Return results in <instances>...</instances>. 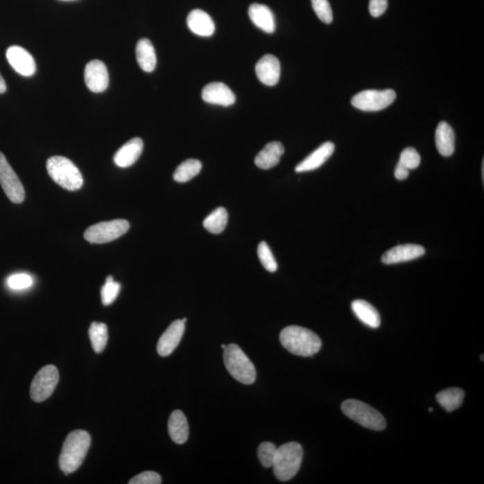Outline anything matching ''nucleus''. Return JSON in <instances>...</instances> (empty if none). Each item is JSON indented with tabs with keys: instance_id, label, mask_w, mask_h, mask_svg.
I'll list each match as a JSON object with an SVG mask.
<instances>
[{
	"instance_id": "nucleus-33",
	"label": "nucleus",
	"mask_w": 484,
	"mask_h": 484,
	"mask_svg": "<svg viewBox=\"0 0 484 484\" xmlns=\"http://www.w3.org/2000/svg\"><path fill=\"white\" fill-rule=\"evenodd\" d=\"M277 446L271 442H264L260 444L257 449V456L263 467L269 468L274 464L275 455H277Z\"/></svg>"
},
{
	"instance_id": "nucleus-23",
	"label": "nucleus",
	"mask_w": 484,
	"mask_h": 484,
	"mask_svg": "<svg viewBox=\"0 0 484 484\" xmlns=\"http://www.w3.org/2000/svg\"><path fill=\"white\" fill-rule=\"evenodd\" d=\"M455 140V133L451 126L445 121L440 122L435 134V141L440 154L446 157L454 154Z\"/></svg>"
},
{
	"instance_id": "nucleus-13",
	"label": "nucleus",
	"mask_w": 484,
	"mask_h": 484,
	"mask_svg": "<svg viewBox=\"0 0 484 484\" xmlns=\"http://www.w3.org/2000/svg\"><path fill=\"white\" fill-rule=\"evenodd\" d=\"M256 74L257 78L262 84L268 87H274L280 79V61L274 55H265L257 63Z\"/></svg>"
},
{
	"instance_id": "nucleus-15",
	"label": "nucleus",
	"mask_w": 484,
	"mask_h": 484,
	"mask_svg": "<svg viewBox=\"0 0 484 484\" xmlns=\"http://www.w3.org/2000/svg\"><path fill=\"white\" fill-rule=\"evenodd\" d=\"M184 331H185V322L182 320H178L171 323L159 339L157 344L159 355L166 357L173 354L182 338Z\"/></svg>"
},
{
	"instance_id": "nucleus-25",
	"label": "nucleus",
	"mask_w": 484,
	"mask_h": 484,
	"mask_svg": "<svg viewBox=\"0 0 484 484\" xmlns=\"http://www.w3.org/2000/svg\"><path fill=\"white\" fill-rule=\"evenodd\" d=\"M136 57L141 69L148 73L154 71L157 59L154 45L149 39H141L137 42Z\"/></svg>"
},
{
	"instance_id": "nucleus-36",
	"label": "nucleus",
	"mask_w": 484,
	"mask_h": 484,
	"mask_svg": "<svg viewBox=\"0 0 484 484\" xmlns=\"http://www.w3.org/2000/svg\"><path fill=\"white\" fill-rule=\"evenodd\" d=\"M161 483L160 474L152 471L143 472L128 482L130 484H160Z\"/></svg>"
},
{
	"instance_id": "nucleus-40",
	"label": "nucleus",
	"mask_w": 484,
	"mask_h": 484,
	"mask_svg": "<svg viewBox=\"0 0 484 484\" xmlns=\"http://www.w3.org/2000/svg\"><path fill=\"white\" fill-rule=\"evenodd\" d=\"M429 411H430V412H433V408H429Z\"/></svg>"
},
{
	"instance_id": "nucleus-31",
	"label": "nucleus",
	"mask_w": 484,
	"mask_h": 484,
	"mask_svg": "<svg viewBox=\"0 0 484 484\" xmlns=\"http://www.w3.org/2000/svg\"><path fill=\"white\" fill-rule=\"evenodd\" d=\"M257 255H259L260 262L268 272L274 273L277 270V262L273 255L270 248L266 241L260 242L257 247Z\"/></svg>"
},
{
	"instance_id": "nucleus-22",
	"label": "nucleus",
	"mask_w": 484,
	"mask_h": 484,
	"mask_svg": "<svg viewBox=\"0 0 484 484\" xmlns=\"http://www.w3.org/2000/svg\"><path fill=\"white\" fill-rule=\"evenodd\" d=\"M168 430L173 442L182 445L188 440L189 434L188 420L180 410H176L171 413L168 422Z\"/></svg>"
},
{
	"instance_id": "nucleus-20",
	"label": "nucleus",
	"mask_w": 484,
	"mask_h": 484,
	"mask_svg": "<svg viewBox=\"0 0 484 484\" xmlns=\"http://www.w3.org/2000/svg\"><path fill=\"white\" fill-rule=\"evenodd\" d=\"M284 154V147L282 143L274 141L268 143L264 148L257 155L255 164L259 169L269 170L277 166L282 155Z\"/></svg>"
},
{
	"instance_id": "nucleus-30",
	"label": "nucleus",
	"mask_w": 484,
	"mask_h": 484,
	"mask_svg": "<svg viewBox=\"0 0 484 484\" xmlns=\"http://www.w3.org/2000/svg\"><path fill=\"white\" fill-rule=\"evenodd\" d=\"M89 336L92 343V346L94 352L97 354L102 352L106 347L108 342V329L104 323H92L89 329Z\"/></svg>"
},
{
	"instance_id": "nucleus-32",
	"label": "nucleus",
	"mask_w": 484,
	"mask_h": 484,
	"mask_svg": "<svg viewBox=\"0 0 484 484\" xmlns=\"http://www.w3.org/2000/svg\"><path fill=\"white\" fill-rule=\"evenodd\" d=\"M119 291H121V284L116 283L114 279L109 275L106 279V283L102 288V302L104 306H109L117 298Z\"/></svg>"
},
{
	"instance_id": "nucleus-26",
	"label": "nucleus",
	"mask_w": 484,
	"mask_h": 484,
	"mask_svg": "<svg viewBox=\"0 0 484 484\" xmlns=\"http://www.w3.org/2000/svg\"><path fill=\"white\" fill-rule=\"evenodd\" d=\"M421 164V156L413 147H407L401 153L399 162L395 170V177L398 180H404L409 176V171L415 170Z\"/></svg>"
},
{
	"instance_id": "nucleus-29",
	"label": "nucleus",
	"mask_w": 484,
	"mask_h": 484,
	"mask_svg": "<svg viewBox=\"0 0 484 484\" xmlns=\"http://www.w3.org/2000/svg\"><path fill=\"white\" fill-rule=\"evenodd\" d=\"M202 169L200 161L196 159H189L180 164L174 171L173 179L177 182H188L198 175Z\"/></svg>"
},
{
	"instance_id": "nucleus-38",
	"label": "nucleus",
	"mask_w": 484,
	"mask_h": 484,
	"mask_svg": "<svg viewBox=\"0 0 484 484\" xmlns=\"http://www.w3.org/2000/svg\"><path fill=\"white\" fill-rule=\"evenodd\" d=\"M6 91H7V85H6L4 78L0 74V94H4Z\"/></svg>"
},
{
	"instance_id": "nucleus-16",
	"label": "nucleus",
	"mask_w": 484,
	"mask_h": 484,
	"mask_svg": "<svg viewBox=\"0 0 484 484\" xmlns=\"http://www.w3.org/2000/svg\"><path fill=\"white\" fill-rule=\"evenodd\" d=\"M425 254V249L416 244L398 245L392 248L382 256V262L386 265L398 264L419 259Z\"/></svg>"
},
{
	"instance_id": "nucleus-7",
	"label": "nucleus",
	"mask_w": 484,
	"mask_h": 484,
	"mask_svg": "<svg viewBox=\"0 0 484 484\" xmlns=\"http://www.w3.org/2000/svg\"><path fill=\"white\" fill-rule=\"evenodd\" d=\"M130 226V223L123 219L96 223L85 232V239L93 244L108 243L124 235Z\"/></svg>"
},
{
	"instance_id": "nucleus-4",
	"label": "nucleus",
	"mask_w": 484,
	"mask_h": 484,
	"mask_svg": "<svg viewBox=\"0 0 484 484\" xmlns=\"http://www.w3.org/2000/svg\"><path fill=\"white\" fill-rule=\"evenodd\" d=\"M302 458L301 444L289 442L279 447L272 467L275 477L282 482L293 479L301 468Z\"/></svg>"
},
{
	"instance_id": "nucleus-2",
	"label": "nucleus",
	"mask_w": 484,
	"mask_h": 484,
	"mask_svg": "<svg viewBox=\"0 0 484 484\" xmlns=\"http://www.w3.org/2000/svg\"><path fill=\"white\" fill-rule=\"evenodd\" d=\"M91 445L87 431H73L67 435L60 456V468L65 474L74 473L81 467Z\"/></svg>"
},
{
	"instance_id": "nucleus-21",
	"label": "nucleus",
	"mask_w": 484,
	"mask_h": 484,
	"mask_svg": "<svg viewBox=\"0 0 484 484\" xmlns=\"http://www.w3.org/2000/svg\"><path fill=\"white\" fill-rule=\"evenodd\" d=\"M250 20L259 29L268 33L275 31V15L271 9L265 5L252 4L249 8Z\"/></svg>"
},
{
	"instance_id": "nucleus-24",
	"label": "nucleus",
	"mask_w": 484,
	"mask_h": 484,
	"mask_svg": "<svg viewBox=\"0 0 484 484\" xmlns=\"http://www.w3.org/2000/svg\"><path fill=\"white\" fill-rule=\"evenodd\" d=\"M354 313L363 324L372 329H378L381 324V315L374 306L363 300H355L352 303Z\"/></svg>"
},
{
	"instance_id": "nucleus-12",
	"label": "nucleus",
	"mask_w": 484,
	"mask_h": 484,
	"mask_svg": "<svg viewBox=\"0 0 484 484\" xmlns=\"http://www.w3.org/2000/svg\"><path fill=\"white\" fill-rule=\"evenodd\" d=\"M6 56L15 72L24 76L35 75L36 71L35 59L26 49L20 46H11L8 49Z\"/></svg>"
},
{
	"instance_id": "nucleus-18",
	"label": "nucleus",
	"mask_w": 484,
	"mask_h": 484,
	"mask_svg": "<svg viewBox=\"0 0 484 484\" xmlns=\"http://www.w3.org/2000/svg\"><path fill=\"white\" fill-rule=\"evenodd\" d=\"M144 148L143 140L135 137L122 146L114 155L115 164L121 168H128L139 160Z\"/></svg>"
},
{
	"instance_id": "nucleus-9",
	"label": "nucleus",
	"mask_w": 484,
	"mask_h": 484,
	"mask_svg": "<svg viewBox=\"0 0 484 484\" xmlns=\"http://www.w3.org/2000/svg\"><path fill=\"white\" fill-rule=\"evenodd\" d=\"M60 381L59 370L54 365H46L37 372L31 385L30 396L36 403L44 402L53 393Z\"/></svg>"
},
{
	"instance_id": "nucleus-37",
	"label": "nucleus",
	"mask_w": 484,
	"mask_h": 484,
	"mask_svg": "<svg viewBox=\"0 0 484 484\" xmlns=\"http://www.w3.org/2000/svg\"><path fill=\"white\" fill-rule=\"evenodd\" d=\"M388 7V0H370L369 10L373 17H381Z\"/></svg>"
},
{
	"instance_id": "nucleus-14",
	"label": "nucleus",
	"mask_w": 484,
	"mask_h": 484,
	"mask_svg": "<svg viewBox=\"0 0 484 484\" xmlns=\"http://www.w3.org/2000/svg\"><path fill=\"white\" fill-rule=\"evenodd\" d=\"M202 99L214 105L228 107L236 102L235 94L227 85L221 82L210 83L202 91Z\"/></svg>"
},
{
	"instance_id": "nucleus-34",
	"label": "nucleus",
	"mask_w": 484,
	"mask_h": 484,
	"mask_svg": "<svg viewBox=\"0 0 484 484\" xmlns=\"http://www.w3.org/2000/svg\"><path fill=\"white\" fill-rule=\"evenodd\" d=\"M311 4L316 15L323 23H332L333 12L329 0H311Z\"/></svg>"
},
{
	"instance_id": "nucleus-28",
	"label": "nucleus",
	"mask_w": 484,
	"mask_h": 484,
	"mask_svg": "<svg viewBox=\"0 0 484 484\" xmlns=\"http://www.w3.org/2000/svg\"><path fill=\"white\" fill-rule=\"evenodd\" d=\"M228 223V213L225 208L218 207L204 220V227L213 234L225 231Z\"/></svg>"
},
{
	"instance_id": "nucleus-8",
	"label": "nucleus",
	"mask_w": 484,
	"mask_h": 484,
	"mask_svg": "<svg viewBox=\"0 0 484 484\" xmlns=\"http://www.w3.org/2000/svg\"><path fill=\"white\" fill-rule=\"evenodd\" d=\"M396 92L387 90H365L352 97V105L363 112H379L388 108L396 100Z\"/></svg>"
},
{
	"instance_id": "nucleus-10",
	"label": "nucleus",
	"mask_w": 484,
	"mask_h": 484,
	"mask_svg": "<svg viewBox=\"0 0 484 484\" xmlns=\"http://www.w3.org/2000/svg\"><path fill=\"white\" fill-rule=\"evenodd\" d=\"M0 185L13 203L21 204L24 200L26 191H24L23 184L1 152H0Z\"/></svg>"
},
{
	"instance_id": "nucleus-41",
	"label": "nucleus",
	"mask_w": 484,
	"mask_h": 484,
	"mask_svg": "<svg viewBox=\"0 0 484 484\" xmlns=\"http://www.w3.org/2000/svg\"><path fill=\"white\" fill-rule=\"evenodd\" d=\"M62 1H71V0H62Z\"/></svg>"
},
{
	"instance_id": "nucleus-3",
	"label": "nucleus",
	"mask_w": 484,
	"mask_h": 484,
	"mask_svg": "<svg viewBox=\"0 0 484 484\" xmlns=\"http://www.w3.org/2000/svg\"><path fill=\"white\" fill-rule=\"evenodd\" d=\"M46 168L51 179L67 191H78L84 184L80 171L73 162L64 156L56 155L49 158Z\"/></svg>"
},
{
	"instance_id": "nucleus-19",
	"label": "nucleus",
	"mask_w": 484,
	"mask_h": 484,
	"mask_svg": "<svg viewBox=\"0 0 484 484\" xmlns=\"http://www.w3.org/2000/svg\"><path fill=\"white\" fill-rule=\"evenodd\" d=\"M187 24L193 33L202 37L212 36L216 31L212 18L200 9H194L189 14Z\"/></svg>"
},
{
	"instance_id": "nucleus-39",
	"label": "nucleus",
	"mask_w": 484,
	"mask_h": 484,
	"mask_svg": "<svg viewBox=\"0 0 484 484\" xmlns=\"http://www.w3.org/2000/svg\"><path fill=\"white\" fill-rule=\"evenodd\" d=\"M225 347H226L225 345H222V349H223V350H225Z\"/></svg>"
},
{
	"instance_id": "nucleus-6",
	"label": "nucleus",
	"mask_w": 484,
	"mask_h": 484,
	"mask_svg": "<svg viewBox=\"0 0 484 484\" xmlns=\"http://www.w3.org/2000/svg\"><path fill=\"white\" fill-rule=\"evenodd\" d=\"M341 407L343 413L348 418L370 430L383 431L387 426V422L381 413L361 401L346 400L342 404Z\"/></svg>"
},
{
	"instance_id": "nucleus-17",
	"label": "nucleus",
	"mask_w": 484,
	"mask_h": 484,
	"mask_svg": "<svg viewBox=\"0 0 484 484\" xmlns=\"http://www.w3.org/2000/svg\"><path fill=\"white\" fill-rule=\"evenodd\" d=\"M334 152H335V145L332 142L324 143L297 165L296 173H305V171L318 169L329 160Z\"/></svg>"
},
{
	"instance_id": "nucleus-1",
	"label": "nucleus",
	"mask_w": 484,
	"mask_h": 484,
	"mask_svg": "<svg viewBox=\"0 0 484 484\" xmlns=\"http://www.w3.org/2000/svg\"><path fill=\"white\" fill-rule=\"evenodd\" d=\"M280 342L291 354L302 357L313 356L322 346L317 334L298 326H290L282 330Z\"/></svg>"
},
{
	"instance_id": "nucleus-11",
	"label": "nucleus",
	"mask_w": 484,
	"mask_h": 484,
	"mask_svg": "<svg viewBox=\"0 0 484 484\" xmlns=\"http://www.w3.org/2000/svg\"><path fill=\"white\" fill-rule=\"evenodd\" d=\"M85 82L93 93H103L109 87V73L105 64L101 60H92L85 66Z\"/></svg>"
},
{
	"instance_id": "nucleus-27",
	"label": "nucleus",
	"mask_w": 484,
	"mask_h": 484,
	"mask_svg": "<svg viewBox=\"0 0 484 484\" xmlns=\"http://www.w3.org/2000/svg\"><path fill=\"white\" fill-rule=\"evenodd\" d=\"M436 398L446 411L453 412L458 409L464 402L465 391L459 388H447L438 393Z\"/></svg>"
},
{
	"instance_id": "nucleus-35",
	"label": "nucleus",
	"mask_w": 484,
	"mask_h": 484,
	"mask_svg": "<svg viewBox=\"0 0 484 484\" xmlns=\"http://www.w3.org/2000/svg\"><path fill=\"white\" fill-rule=\"evenodd\" d=\"M33 278L27 274H17L11 275L8 279V286L13 290H24L27 289L33 286Z\"/></svg>"
},
{
	"instance_id": "nucleus-5",
	"label": "nucleus",
	"mask_w": 484,
	"mask_h": 484,
	"mask_svg": "<svg viewBox=\"0 0 484 484\" xmlns=\"http://www.w3.org/2000/svg\"><path fill=\"white\" fill-rule=\"evenodd\" d=\"M223 351V361L232 378L242 384H253L257 378L255 366L240 346L228 345Z\"/></svg>"
}]
</instances>
